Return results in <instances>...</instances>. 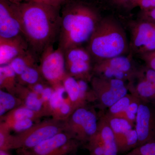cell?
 Returning <instances> with one entry per match:
<instances>
[{
    "label": "cell",
    "mask_w": 155,
    "mask_h": 155,
    "mask_svg": "<svg viewBox=\"0 0 155 155\" xmlns=\"http://www.w3.org/2000/svg\"><path fill=\"white\" fill-rule=\"evenodd\" d=\"M12 6L29 50L39 59L43 52L58 40L61 16L58 7L35 1Z\"/></svg>",
    "instance_id": "1"
},
{
    "label": "cell",
    "mask_w": 155,
    "mask_h": 155,
    "mask_svg": "<svg viewBox=\"0 0 155 155\" xmlns=\"http://www.w3.org/2000/svg\"><path fill=\"white\" fill-rule=\"evenodd\" d=\"M100 20L97 12L90 7L81 4L69 5L61 16L58 48L64 52L88 42Z\"/></svg>",
    "instance_id": "2"
},
{
    "label": "cell",
    "mask_w": 155,
    "mask_h": 155,
    "mask_svg": "<svg viewBox=\"0 0 155 155\" xmlns=\"http://www.w3.org/2000/svg\"><path fill=\"white\" fill-rule=\"evenodd\" d=\"M87 44V49L97 62L125 55L130 48L125 31L111 18L101 19Z\"/></svg>",
    "instance_id": "3"
},
{
    "label": "cell",
    "mask_w": 155,
    "mask_h": 155,
    "mask_svg": "<svg viewBox=\"0 0 155 155\" xmlns=\"http://www.w3.org/2000/svg\"><path fill=\"white\" fill-rule=\"evenodd\" d=\"M65 121L54 118L36 122L28 130L12 135L8 150L31 148L64 131Z\"/></svg>",
    "instance_id": "4"
},
{
    "label": "cell",
    "mask_w": 155,
    "mask_h": 155,
    "mask_svg": "<svg viewBox=\"0 0 155 155\" xmlns=\"http://www.w3.org/2000/svg\"><path fill=\"white\" fill-rule=\"evenodd\" d=\"M98 121L94 109L81 106L65 121L64 131L80 143H86L97 133Z\"/></svg>",
    "instance_id": "5"
},
{
    "label": "cell",
    "mask_w": 155,
    "mask_h": 155,
    "mask_svg": "<svg viewBox=\"0 0 155 155\" xmlns=\"http://www.w3.org/2000/svg\"><path fill=\"white\" fill-rule=\"evenodd\" d=\"M40 70L44 80L53 88L62 84L67 75L64 52L54 45L47 48L39 58Z\"/></svg>",
    "instance_id": "6"
},
{
    "label": "cell",
    "mask_w": 155,
    "mask_h": 155,
    "mask_svg": "<svg viewBox=\"0 0 155 155\" xmlns=\"http://www.w3.org/2000/svg\"><path fill=\"white\" fill-rule=\"evenodd\" d=\"M96 99L102 109L109 108L129 92L127 82L93 76L90 81Z\"/></svg>",
    "instance_id": "7"
},
{
    "label": "cell",
    "mask_w": 155,
    "mask_h": 155,
    "mask_svg": "<svg viewBox=\"0 0 155 155\" xmlns=\"http://www.w3.org/2000/svg\"><path fill=\"white\" fill-rule=\"evenodd\" d=\"M80 144L64 131L31 148L17 150L19 155H68L74 153Z\"/></svg>",
    "instance_id": "8"
},
{
    "label": "cell",
    "mask_w": 155,
    "mask_h": 155,
    "mask_svg": "<svg viewBox=\"0 0 155 155\" xmlns=\"http://www.w3.org/2000/svg\"><path fill=\"white\" fill-rule=\"evenodd\" d=\"M131 55H126L98 61L93 66L95 76L122 80L128 83L136 70Z\"/></svg>",
    "instance_id": "9"
},
{
    "label": "cell",
    "mask_w": 155,
    "mask_h": 155,
    "mask_svg": "<svg viewBox=\"0 0 155 155\" xmlns=\"http://www.w3.org/2000/svg\"><path fill=\"white\" fill-rule=\"evenodd\" d=\"M129 93L142 101L155 105V71L148 67L136 70L127 83Z\"/></svg>",
    "instance_id": "10"
},
{
    "label": "cell",
    "mask_w": 155,
    "mask_h": 155,
    "mask_svg": "<svg viewBox=\"0 0 155 155\" xmlns=\"http://www.w3.org/2000/svg\"><path fill=\"white\" fill-rule=\"evenodd\" d=\"M103 116L114 132L119 153L130 151L137 146V133L131 123L125 119L107 114Z\"/></svg>",
    "instance_id": "11"
},
{
    "label": "cell",
    "mask_w": 155,
    "mask_h": 155,
    "mask_svg": "<svg viewBox=\"0 0 155 155\" xmlns=\"http://www.w3.org/2000/svg\"><path fill=\"white\" fill-rule=\"evenodd\" d=\"M130 48L141 55L155 51V24L149 21L137 23L132 29Z\"/></svg>",
    "instance_id": "12"
},
{
    "label": "cell",
    "mask_w": 155,
    "mask_h": 155,
    "mask_svg": "<svg viewBox=\"0 0 155 155\" xmlns=\"http://www.w3.org/2000/svg\"><path fill=\"white\" fill-rule=\"evenodd\" d=\"M153 105L140 101L134 127L138 137L137 146L150 142L155 135V109Z\"/></svg>",
    "instance_id": "13"
},
{
    "label": "cell",
    "mask_w": 155,
    "mask_h": 155,
    "mask_svg": "<svg viewBox=\"0 0 155 155\" xmlns=\"http://www.w3.org/2000/svg\"><path fill=\"white\" fill-rule=\"evenodd\" d=\"M22 35L19 18L13 6L4 0L0 3V38H11Z\"/></svg>",
    "instance_id": "14"
},
{
    "label": "cell",
    "mask_w": 155,
    "mask_h": 155,
    "mask_svg": "<svg viewBox=\"0 0 155 155\" xmlns=\"http://www.w3.org/2000/svg\"><path fill=\"white\" fill-rule=\"evenodd\" d=\"M29 49L23 35L11 38H0V65H8Z\"/></svg>",
    "instance_id": "15"
},
{
    "label": "cell",
    "mask_w": 155,
    "mask_h": 155,
    "mask_svg": "<svg viewBox=\"0 0 155 155\" xmlns=\"http://www.w3.org/2000/svg\"><path fill=\"white\" fill-rule=\"evenodd\" d=\"M14 95L22 101V105L32 110L44 113L47 116H49L40 97L31 91L28 87L17 83Z\"/></svg>",
    "instance_id": "16"
},
{
    "label": "cell",
    "mask_w": 155,
    "mask_h": 155,
    "mask_svg": "<svg viewBox=\"0 0 155 155\" xmlns=\"http://www.w3.org/2000/svg\"><path fill=\"white\" fill-rule=\"evenodd\" d=\"M97 133L104 148V155H118L119 151L114 132L103 116L99 119Z\"/></svg>",
    "instance_id": "17"
},
{
    "label": "cell",
    "mask_w": 155,
    "mask_h": 155,
    "mask_svg": "<svg viewBox=\"0 0 155 155\" xmlns=\"http://www.w3.org/2000/svg\"><path fill=\"white\" fill-rule=\"evenodd\" d=\"M62 84L67 97L75 110L79 107L84 106L81 99L80 87L77 79L67 74L63 79Z\"/></svg>",
    "instance_id": "18"
},
{
    "label": "cell",
    "mask_w": 155,
    "mask_h": 155,
    "mask_svg": "<svg viewBox=\"0 0 155 155\" xmlns=\"http://www.w3.org/2000/svg\"><path fill=\"white\" fill-rule=\"evenodd\" d=\"M46 116L44 113L36 112L25 106L21 105L10 111L1 118V121L29 119L37 122L42 117Z\"/></svg>",
    "instance_id": "19"
},
{
    "label": "cell",
    "mask_w": 155,
    "mask_h": 155,
    "mask_svg": "<svg viewBox=\"0 0 155 155\" xmlns=\"http://www.w3.org/2000/svg\"><path fill=\"white\" fill-rule=\"evenodd\" d=\"M17 75L9 64L0 66V88L14 95Z\"/></svg>",
    "instance_id": "20"
},
{
    "label": "cell",
    "mask_w": 155,
    "mask_h": 155,
    "mask_svg": "<svg viewBox=\"0 0 155 155\" xmlns=\"http://www.w3.org/2000/svg\"><path fill=\"white\" fill-rule=\"evenodd\" d=\"M38 58L30 50L15 58L8 64L17 76L22 74L25 69L37 64Z\"/></svg>",
    "instance_id": "21"
},
{
    "label": "cell",
    "mask_w": 155,
    "mask_h": 155,
    "mask_svg": "<svg viewBox=\"0 0 155 155\" xmlns=\"http://www.w3.org/2000/svg\"><path fill=\"white\" fill-rule=\"evenodd\" d=\"M22 101L15 95L4 90H0V117L22 105Z\"/></svg>",
    "instance_id": "22"
},
{
    "label": "cell",
    "mask_w": 155,
    "mask_h": 155,
    "mask_svg": "<svg viewBox=\"0 0 155 155\" xmlns=\"http://www.w3.org/2000/svg\"><path fill=\"white\" fill-rule=\"evenodd\" d=\"M17 79L18 83L26 86L38 82L46 81L42 76L39 67L37 64L27 68L22 74L17 76Z\"/></svg>",
    "instance_id": "23"
},
{
    "label": "cell",
    "mask_w": 155,
    "mask_h": 155,
    "mask_svg": "<svg viewBox=\"0 0 155 155\" xmlns=\"http://www.w3.org/2000/svg\"><path fill=\"white\" fill-rule=\"evenodd\" d=\"M66 65L79 61H92V58L87 49L81 46L70 48L64 52Z\"/></svg>",
    "instance_id": "24"
},
{
    "label": "cell",
    "mask_w": 155,
    "mask_h": 155,
    "mask_svg": "<svg viewBox=\"0 0 155 155\" xmlns=\"http://www.w3.org/2000/svg\"><path fill=\"white\" fill-rule=\"evenodd\" d=\"M136 97L131 94L130 93L122 97L114 104L110 108L107 114L114 117H119L127 110L130 104L136 98Z\"/></svg>",
    "instance_id": "25"
},
{
    "label": "cell",
    "mask_w": 155,
    "mask_h": 155,
    "mask_svg": "<svg viewBox=\"0 0 155 155\" xmlns=\"http://www.w3.org/2000/svg\"><path fill=\"white\" fill-rule=\"evenodd\" d=\"M5 122L10 130L15 131L16 133H21L28 130L35 123L36 121L29 119L20 120H9L3 121Z\"/></svg>",
    "instance_id": "26"
},
{
    "label": "cell",
    "mask_w": 155,
    "mask_h": 155,
    "mask_svg": "<svg viewBox=\"0 0 155 155\" xmlns=\"http://www.w3.org/2000/svg\"><path fill=\"white\" fill-rule=\"evenodd\" d=\"M140 100L137 97L130 104L126 110L121 115L120 118L127 120L135 127L136 119L138 111Z\"/></svg>",
    "instance_id": "27"
},
{
    "label": "cell",
    "mask_w": 155,
    "mask_h": 155,
    "mask_svg": "<svg viewBox=\"0 0 155 155\" xmlns=\"http://www.w3.org/2000/svg\"><path fill=\"white\" fill-rule=\"evenodd\" d=\"M91 155H104L105 150L99 136L96 133L87 143Z\"/></svg>",
    "instance_id": "28"
},
{
    "label": "cell",
    "mask_w": 155,
    "mask_h": 155,
    "mask_svg": "<svg viewBox=\"0 0 155 155\" xmlns=\"http://www.w3.org/2000/svg\"><path fill=\"white\" fill-rule=\"evenodd\" d=\"M11 130L5 122L0 123V150H8L9 143L12 134Z\"/></svg>",
    "instance_id": "29"
},
{
    "label": "cell",
    "mask_w": 155,
    "mask_h": 155,
    "mask_svg": "<svg viewBox=\"0 0 155 155\" xmlns=\"http://www.w3.org/2000/svg\"><path fill=\"white\" fill-rule=\"evenodd\" d=\"M125 155H155V142H149L138 146Z\"/></svg>",
    "instance_id": "30"
},
{
    "label": "cell",
    "mask_w": 155,
    "mask_h": 155,
    "mask_svg": "<svg viewBox=\"0 0 155 155\" xmlns=\"http://www.w3.org/2000/svg\"><path fill=\"white\" fill-rule=\"evenodd\" d=\"M54 89L52 87L47 85L44 90L40 96L41 99L45 110L47 112L49 116H50L49 113V104L50 101L52 96Z\"/></svg>",
    "instance_id": "31"
},
{
    "label": "cell",
    "mask_w": 155,
    "mask_h": 155,
    "mask_svg": "<svg viewBox=\"0 0 155 155\" xmlns=\"http://www.w3.org/2000/svg\"><path fill=\"white\" fill-rule=\"evenodd\" d=\"M141 57L147 67L155 71V51L142 55Z\"/></svg>",
    "instance_id": "32"
},
{
    "label": "cell",
    "mask_w": 155,
    "mask_h": 155,
    "mask_svg": "<svg viewBox=\"0 0 155 155\" xmlns=\"http://www.w3.org/2000/svg\"><path fill=\"white\" fill-rule=\"evenodd\" d=\"M47 85L45 83V81H42V82H38L27 87H28L31 91L40 97Z\"/></svg>",
    "instance_id": "33"
},
{
    "label": "cell",
    "mask_w": 155,
    "mask_h": 155,
    "mask_svg": "<svg viewBox=\"0 0 155 155\" xmlns=\"http://www.w3.org/2000/svg\"><path fill=\"white\" fill-rule=\"evenodd\" d=\"M138 6L143 12L150 11L155 8V0H141Z\"/></svg>",
    "instance_id": "34"
},
{
    "label": "cell",
    "mask_w": 155,
    "mask_h": 155,
    "mask_svg": "<svg viewBox=\"0 0 155 155\" xmlns=\"http://www.w3.org/2000/svg\"><path fill=\"white\" fill-rule=\"evenodd\" d=\"M143 17L155 21V8L150 11L143 12Z\"/></svg>",
    "instance_id": "35"
},
{
    "label": "cell",
    "mask_w": 155,
    "mask_h": 155,
    "mask_svg": "<svg viewBox=\"0 0 155 155\" xmlns=\"http://www.w3.org/2000/svg\"><path fill=\"white\" fill-rule=\"evenodd\" d=\"M112 2L119 6H126L130 4V0H112Z\"/></svg>",
    "instance_id": "36"
},
{
    "label": "cell",
    "mask_w": 155,
    "mask_h": 155,
    "mask_svg": "<svg viewBox=\"0 0 155 155\" xmlns=\"http://www.w3.org/2000/svg\"><path fill=\"white\" fill-rule=\"evenodd\" d=\"M141 0H130V5L132 7H136V6H138L139 3L141 1Z\"/></svg>",
    "instance_id": "37"
},
{
    "label": "cell",
    "mask_w": 155,
    "mask_h": 155,
    "mask_svg": "<svg viewBox=\"0 0 155 155\" xmlns=\"http://www.w3.org/2000/svg\"><path fill=\"white\" fill-rule=\"evenodd\" d=\"M8 150H0V155H12Z\"/></svg>",
    "instance_id": "38"
}]
</instances>
